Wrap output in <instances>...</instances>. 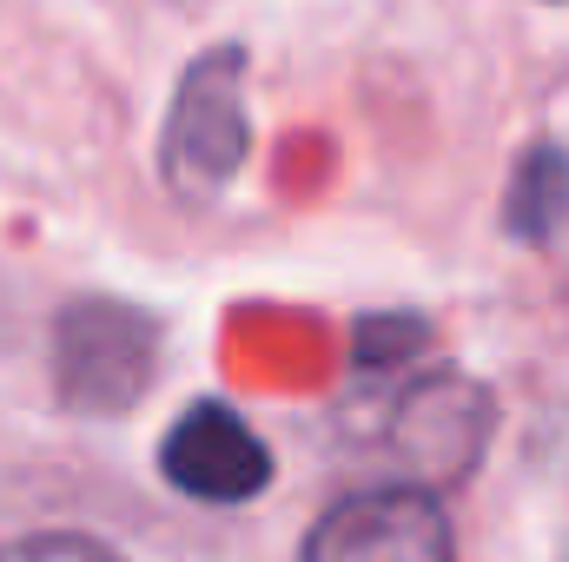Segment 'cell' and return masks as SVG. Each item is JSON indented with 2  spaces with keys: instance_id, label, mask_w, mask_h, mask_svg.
Wrapping results in <instances>:
<instances>
[{
  "instance_id": "cell-7",
  "label": "cell",
  "mask_w": 569,
  "mask_h": 562,
  "mask_svg": "<svg viewBox=\"0 0 569 562\" xmlns=\"http://www.w3.org/2000/svg\"><path fill=\"white\" fill-rule=\"evenodd\" d=\"M0 562H127V556L100 536H80V530H40V536H20V543H0Z\"/></svg>"
},
{
  "instance_id": "cell-3",
  "label": "cell",
  "mask_w": 569,
  "mask_h": 562,
  "mask_svg": "<svg viewBox=\"0 0 569 562\" xmlns=\"http://www.w3.org/2000/svg\"><path fill=\"white\" fill-rule=\"evenodd\" d=\"M497 436V398L463 371H418L398 384L385 411V450L398 463V483L450 490L463 483Z\"/></svg>"
},
{
  "instance_id": "cell-8",
  "label": "cell",
  "mask_w": 569,
  "mask_h": 562,
  "mask_svg": "<svg viewBox=\"0 0 569 562\" xmlns=\"http://www.w3.org/2000/svg\"><path fill=\"white\" fill-rule=\"evenodd\" d=\"M411 351H425V324L418 318H371L358 324V371H398Z\"/></svg>"
},
{
  "instance_id": "cell-4",
  "label": "cell",
  "mask_w": 569,
  "mask_h": 562,
  "mask_svg": "<svg viewBox=\"0 0 569 562\" xmlns=\"http://www.w3.org/2000/svg\"><path fill=\"white\" fill-rule=\"evenodd\" d=\"M298 562H457V536L437 490L378 483V490L338 496L311 523Z\"/></svg>"
},
{
  "instance_id": "cell-2",
  "label": "cell",
  "mask_w": 569,
  "mask_h": 562,
  "mask_svg": "<svg viewBox=\"0 0 569 562\" xmlns=\"http://www.w3.org/2000/svg\"><path fill=\"white\" fill-rule=\"evenodd\" d=\"M252 120H246V53L239 47H212L179 73L172 113H166V185L192 205L219 199L232 185V172L246 165Z\"/></svg>"
},
{
  "instance_id": "cell-5",
  "label": "cell",
  "mask_w": 569,
  "mask_h": 562,
  "mask_svg": "<svg viewBox=\"0 0 569 562\" xmlns=\"http://www.w3.org/2000/svg\"><path fill=\"white\" fill-rule=\"evenodd\" d=\"M159 476L212 510L252 503L272 490V443L246 423V411H232L226 398H199L159 436Z\"/></svg>"
},
{
  "instance_id": "cell-6",
  "label": "cell",
  "mask_w": 569,
  "mask_h": 562,
  "mask_svg": "<svg viewBox=\"0 0 569 562\" xmlns=\"http://www.w3.org/2000/svg\"><path fill=\"white\" fill-rule=\"evenodd\" d=\"M503 225L517 245H550L569 225V145L543 140L523 152L517 179H510V199H503Z\"/></svg>"
},
{
  "instance_id": "cell-1",
  "label": "cell",
  "mask_w": 569,
  "mask_h": 562,
  "mask_svg": "<svg viewBox=\"0 0 569 562\" xmlns=\"http://www.w3.org/2000/svg\"><path fill=\"white\" fill-rule=\"evenodd\" d=\"M166 331L127 298H73L53 324V384L73 418H120L159 378Z\"/></svg>"
}]
</instances>
